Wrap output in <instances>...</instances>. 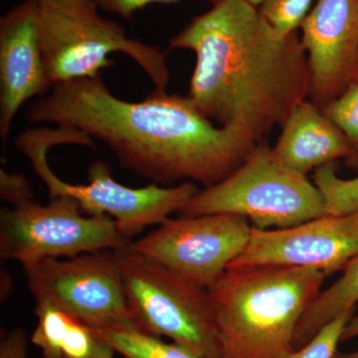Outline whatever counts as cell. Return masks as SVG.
<instances>
[{
    "instance_id": "6da1fadb",
    "label": "cell",
    "mask_w": 358,
    "mask_h": 358,
    "mask_svg": "<svg viewBox=\"0 0 358 358\" xmlns=\"http://www.w3.org/2000/svg\"><path fill=\"white\" fill-rule=\"evenodd\" d=\"M25 117L100 141L122 167L157 185L183 179L216 185L259 143L242 124L216 127L188 96L155 89L140 102L122 100L102 74L53 85L28 106Z\"/></svg>"
},
{
    "instance_id": "7a4b0ae2",
    "label": "cell",
    "mask_w": 358,
    "mask_h": 358,
    "mask_svg": "<svg viewBox=\"0 0 358 358\" xmlns=\"http://www.w3.org/2000/svg\"><path fill=\"white\" fill-rule=\"evenodd\" d=\"M195 54L188 96L219 126L242 124L264 141L310 95L307 51L246 0H216L169 41Z\"/></svg>"
},
{
    "instance_id": "3957f363",
    "label": "cell",
    "mask_w": 358,
    "mask_h": 358,
    "mask_svg": "<svg viewBox=\"0 0 358 358\" xmlns=\"http://www.w3.org/2000/svg\"><path fill=\"white\" fill-rule=\"evenodd\" d=\"M327 277L313 268H228L208 289L223 358H280L294 350L296 327Z\"/></svg>"
},
{
    "instance_id": "277c9868",
    "label": "cell",
    "mask_w": 358,
    "mask_h": 358,
    "mask_svg": "<svg viewBox=\"0 0 358 358\" xmlns=\"http://www.w3.org/2000/svg\"><path fill=\"white\" fill-rule=\"evenodd\" d=\"M52 84L101 75L124 53L148 75L155 89L166 91L171 74L166 52L133 39L114 20L103 17L96 0H29Z\"/></svg>"
},
{
    "instance_id": "5b68a950",
    "label": "cell",
    "mask_w": 358,
    "mask_h": 358,
    "mask_svg": "<svg viewBox=\"0 0 358 358\" xmlns=\"http://www.w3.org/2000/svg\"><path fill=\"white\" fill-rule=\"evenodd\" d=\"M15 145L29 159L35 174L46 185L50 199L71 197L90 216H110L128 239L148 226L164 223L171 213L180 211L199 192L192 182L173 187H162L154 182L145 187H129L117 182L113 178L109 164L101 160L90 166L86 185L66 182L49 166L47 152L57 145H95L92 138L76 129L48 126L28 129L18 134Z\"/></svg>"
},
{
    "instance_id": "8992f818",
    "label": "cell",
    "mask_w": 358,
    "mask_h": 358,
    "mask_svg": "<svg viewBox=\"0 0 358 358\" xmlns=\"http://www.w3.org/2000/svg\"><path fill=\"white\" fill-rule=\"evenodd\" d=\"M129 244L115 251L134 326L166 336L200 357L223 358L222 336L209 289L141 255Z\"/></svg>"
},
{
    "instance_id": "52a82bcc",
    "label": "cell",
    "mask_w": 358,
    "mask_h": 358,
    "mask_svg": "<svg viewBox=\"0 0 358 358\" xmlns=\"http://www.w3.org/2000/svg\"><path fill=\"white\" fill-rule=\"evenodd\" d=\"M182 217L229 213L258 229H285L326 215L317 185L289 169L265 141L220 182L199 190L178 212Z\"/></svg>"
},
{
    "instance_id": "ba28073f",
    "label": "cell",
    "mask_w": 358,
    "mask_h": 358,
    "mask_svg": "<svg viewBox=\"0 0 358 358\" xmlns=\"http://www.w3.org/2000/svg\"><path fill=\"white\" fill-rule=\"evenodd\" d=\"M71 197L46 205L28 201L1 211L0 255L23 265L47 258H73L103 250H117L131 241L108 215L83 216Z\"/></svg>"
},
{
    "instance_id": "9c48e42d",
    "label": "cell",
    "mask_w": 358,
    "mask_h": 358,
    "mask_svg": "<svg viewBox=\"0 0 358 358\" xmlns=\"http://www.w3.org/2000/svg\"><path fill=\"white\" fill-rule=\"evenodd\" d=\"M23 268L36 301H48L90 329L134 326L115 250L43 259Z\"/></svg>"
},
{
    "instance_id": "30bf717a",
    "label": "cell",
    "mask_w": 358,
    "mask_h": 358,
    "mask_svg": "<svg viewBox=\"0 0 358 358\" xmlns=\"http://www.w3.org/2000/svg\"><path fill=\"white\" fill-rule=\"evenodd\" d=\"M252 225L229 213L167 219L131 242L141 255L209 289L248 246Z\"/></svg>"
},
{
    "instance_id": "8fae6325",
    "label": "cell",
    "mask_w": 358,
    "mask_h": 358,
    "mask_svg": "<svg viewBox=\"0 0 358 358\" xmlns=\"http://www.w3.org/2000/svg\"><path fill=\"white\" fill-rule=\"evenodd\" d=\"M358 257V210L326 214L285 229L252 226L248 246L228 268L287 266L313 268L327 275Z\"/></svg>"
},
{
    "instance_id": "7c38bea8",
    "label": "cell",
    "mask_w": 358,
    "mask_h": 358,
    "mask_svg": "<svg viewBox=\"0 0 358 358\" xmlns=\"http://www.w3.org/2000/svg\"><path fill=\"white\" fill-rule=\"evenodd\" d=\"M301 29L310 70V99L324 108L355 82L358 0H317Z\"/></svg>"
},
{
    "instance_id": "4fadbf2b",
    "label": "cell",
    "mask_w": 358,
    "mask_h": 358,
    "mask_svg": "<svg viewBox=\"0 0 358 358\" xmlns=\"http://www.w3.org/2000/svg\"><path fill=\"white\" fill-rule=\"evenodd\" d=\"M53 87L40 44L36 16L24 0L0 18V138L6 143L27 101Z\"/></svg>"
},
{
    "instance_id": "5bb4252c",
    "label": "cell",
    "mask_w": 358,
    "mask_h": 358,
    "mask_svg": "<svg viewBox=\"0 0 358 358\" xmlns=\"http://www.w3.org/2000/svg\"><path fill=\"white\" fill-rule=\"evenodd\" d=\"M273 148L285 166L303 176L352 155L345 134L308 99L292 110Z\"/></svg>"
},
{
    "instance_id": "9a60e30c",
    "label": "cell",
    "mask_w": 358,
    "mask_h": 358,
    "mask_svg": "<svg viewBox=\"0 0 358 358\" xmlns=\"http://www.w3.org/2000/svg\"><path fill=\"white\" fill-rule=\"evenodd\" d=\"M358 301V257L343 270V274L331 287L320 291L296 327L294 350L307 345L315 334Z\"/></svg>"
},
{
    "instance_id": "2e32d148",
    "label": "cell",
    "mask_w": 358,
    "mask_h": 358,
    "mask_svg": "<svg viewBox=\"0 0 358 358\" xmlns=\"http://www.w3.org/2000/svg\"><path fill=\"white\" fill-rule=\"evenodd\" d=\"M96 339L126 358H202L179 343H166L134 326L92 329Z\"/></svg>"
},
{
    "instance_id": "e0dca14e",
    "label": "cell",
    "mask_w": 358,
    "mask_h": 358,
    "mask_svg": "<svg viewBox=\"0 0 358 358\" xmlns=\"http://www.w3.org/2000/svg\"><path fill=\"white\" fill-rule=\"evenodd\" d=\"M37 326L31 336L42 358H63L62 346L73 317L46 301H36Z\"/></svg>"
},
{
    "instance_id": "ac0fdd59",
    "label": "cell",
    "mask_w": 358,
    "mask_h": 358,
    "mask_svg": "<svg viewBox=\"0 0 358 358\" xmlns=\"http://www.w3.org/2000/svg\"><path fill=\"white\" fill-rule=\"evenodd\" d=\"M313 183L319 188L326 203L327 214H346L358 210V176L339 178L336 162L315 169Z\"/></svg>"
},
{
    "instance_id": "d6986e66",
    "label": "cell",
    "mask_w": 358,
    "mask_h": 358,
    "mask_svg": "<svg viewBox=\"0 0 358 358\" xmlns=\"http://www.w3.org/2000/svg\"><path fill=\"white\" fill-rule=\"evenodd\" d=\"M322 110L350 141L352 155L345 159L346 166L358 171V82L350 85Z\"/></svg>"
},
{
    "instance_id": "ffe728a7",
    "label": "cell",
    "mask_w": 358,
    "mask_h": 358,
    "mask_svg": "<svg viewBox=\"0 0 358 358\" xmlns=\"http://www.w3.org/2000/svg\"><path fill=\"white\" fill-rule=\"evenodd\" d=\"M350 308L320 329L315 336L299 350H291L280 358H334L346 324L355 315Z\"/></svg>"
},
{
    "instance_id": "44dd1931",
    "label": "cell",
    "mask_w": 358,
    "mask_h": 358,
    "mask_svg": "<svg viewBox=\"0 0 358 358\" xmlns=\"http://www.w3.org/2000/svg\"><path fill=\"white\" fill-rule=\"evenodd\" d=\"M313 0H264L259 6L261 15L281 34L298 32L310 13Z\"/></svg>"
},
{
    "instance_id": "7402d4cb",
    "label": "cell",
    "mask_w": 358,
    "mask_h": 358,
    "mask_svg": "<svg viewBox=\"0 0 358 358\" xmlns=\"http://www.w3.org/2000/svg\"><path fill=\"white\" fill-rule=\"evenodd\" d=\"M99 345L93 331L73 317L62 346L63 358H96Z\"/></svg>"
},
{
    "instance_id": "603a6c76",
    "label": "cell",
    "mask_w": 358,
    "mask_h": 358,
    "mask_svg": "<svg viewBox=\"0 0 358 358\" xmlns=\"http://www.w3.org/2000/svg\"><path fill=\"white\" fill-rule=\"evenodd\" d=\"M0 196L13 206L33 200L31 186L23 174L0 171Z\"/></svg>"
},
{
    "instance_id": "cb8c5ba5",
    "label": "cell",
    "mask_w": 358,
    "mask_h": 358,
    "mask_svg": "<svg viewBox=\"0 0 358 358\" xmlns=\"http://www.w3.org/2000/svg\"><path fill=\"white\" fill-rule=\"evenodd\" d=\"M101 10L115 14L122 20H131L134 14L150 4H173L181 0H96ZM216 0H211V2Z\"/></svg>"
},
{
    "instance_id": "d4e9b609",
    "label": "cell",
    "mask_w": 358,
    "mask_h": 358,
    "mask_svg": "<svg viewBox=\"0 0 358 358\" xmlns=\"http://www.w3.org/2000/svg\"><path fill=\"white\" fill-rule=\"evenodd\" d=\"M28 339L21 329L6 333L0 343V358H26Z\"/></svg>"
},
{
    "instance_id": "484cf974",
    "label": "cell",
    "mask_w": 358,
    "mask_h": 358,
    "mask_svg": "<svg viewBox=\"0 0 358 358\" xmlns=\"http://www.w3.org/2000/svg\"><path fill=\"white\" fill-rule=\"evenodd\" d=\"M355 338H358V313L353 315L352 319L346 324L341 341H350V339Z\"/></svg>"
},
{
    "instance_id": "4316f807",
    "label": "cell",
    "mask_w": 358,
    "mask_h": 358,
    "mask_svg": "<svg viewBox=\"0 0 358 358\" xmlns=\"http://www.w3.org/2000/svg\"><path fill=\"white\" fill-rule=\"evenodd\" d=\"M96 358H115V352L109 346L100 343L98 350V357Z\"/></svg>"
},
{
    "instance_id": "83f0119b",
    "label": "cell",
    "mask_w": 358,
    "mask_h": 358,
    "mask_svg": "<svg viewBox=\"0 0 358 358\" xmlns=\"http://www.w3.org/2000/svg\"><path fill=\"white\" fill-rule=\"evenodd\" d=\"M334 358H358V350L352 352H338Z\"/></svg>"
},
{
    "instance_id": "f1b7e54d",
    "label": "cell",
    "mask_w": 358,
    "mask_h": 358,
    "mask_svg": "<svg viewBox=\"0 0 358 358\" xmlns=\"http://www.w3.org/2000/svg\"><path fill=\"white\" fill-rule=\"evenodd\" d=\"M246 1H248L249 3L252 4V6L258 7L259 8V6L263 3L264 0H246Z\"/></svg>"
},
{
    "instance_id": "f546056e",
    "label": "cell",
    "mask_w": 358,
    "mask_h": 358,
    "mask_svg": "<svg viewBox=\"0 0 358 358\" xmlns=\"http://www.w3.org/2000/svg\"><path fill=\"white\" fill-rule=\"evenodd\" d=\"M355 82H358V63H357V73H355ZM355 82H353V83H355Z\"/></svg>"
}]
</instances>
